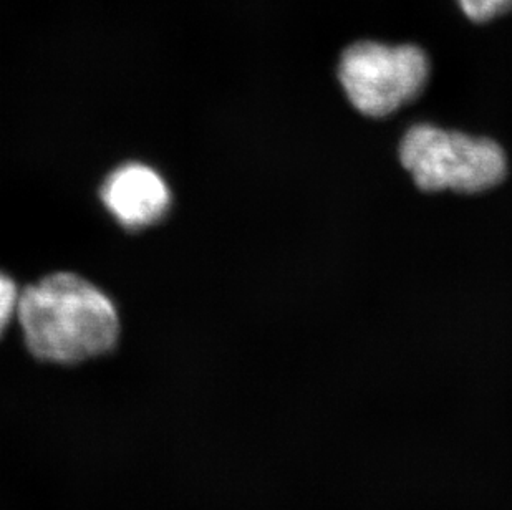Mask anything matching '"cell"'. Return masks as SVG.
Here are the masks:
<instances>
[{"label": "cell", "instance_id": "277c9868", "mask_svg": "<svg viewBox=\"0 0 512 510\" xmlns=\"http://www.w3.org/2000/svg\"><path fill=\"white\" fill-rule=\"evenodd\" d=\"M102 201L126 229H145L170 211L171 193L165 179L143 163L121 164L102 186Z\"/></svg>", "mask_w": 512, "mask_h": 510}, {"label": "cell", "instance_id": "6da1fadb", "mask_svg": "<svg viewBox=\"0 0 512 510\" xmlns=\"http://www.w3.org/2000/svg\"><path fill=\"white\" fill-rule=\"evenodd\" d=\"M17 320L35 358L75 365L112 352L120 320L107 294L77 274L58 272L20 294Z\"/></svg>", "mask_w": 512, "mask_h": 510}, {"label": "cell", "instance_id": "7a4b0ae2", "mask_svg": "<svg viewBox=\"0 0 512 510\" xmlns=\"http://www.w3.org/2000/svg\"><path fill=\"white\" fill-rule=\"evenodd\" d=\"M400 161L416 186L428 193H483L508 174V159L498 143L431 125L406 131Z\"/></svg>", "mask_w": 512, "mask_h": 510}, {"label": "cell", "instance_id": "3957f363", "mask_svg": "<svg viewBox=\"0 0 512 510\" xmlns=\"http://www.w3.org/2000/svg\"><path fill=\"white\" fill-rule=\"evenodd\" d=\"M430 70V58L416 45L363 40L342 53L339 78L355 110L385 118L420 97Z\"/></svg>", "mask_w": 512, "mask_h": 510}, {"label": "cell", "instance_id": "8992f818", "mask_svg": "<svg viewBox=\"0 0 512 510\" xmlns=\"http://www.w3.org/2000/svg\"><path fill=\"white\" fill-rule=\"evenodd\" d=\"M19 297V289L14 280L0 272V338L9 327L12 318L17 317Z\"/></svg>", "mask_w": 512, "mask_h": 510}, {"label": "cell", "instance_id": "5b68a950", "mask_svg": "<svg viewBox=\"0 0 512 510\" xmlns=\"http://www.w3.org/2000/svg\"><path fill=\"white\" fill-rule=\"evenodd\" d=\"M464 15L473 22L484 24L512 10V0H458Z\"/></svg>", "mask_w": 512, "mask_h": 510}]
</instances>
